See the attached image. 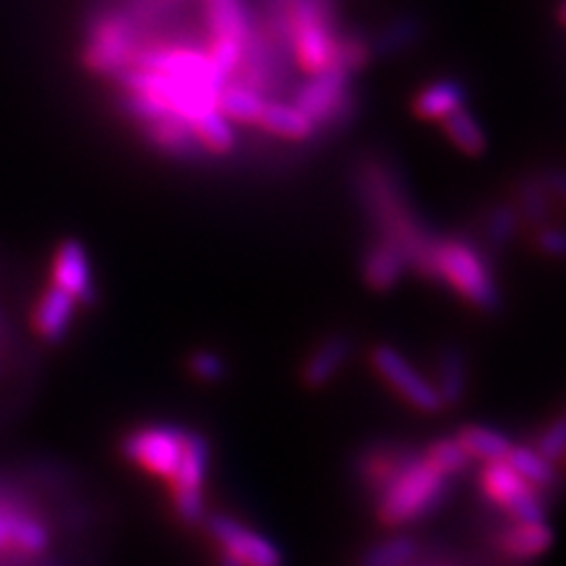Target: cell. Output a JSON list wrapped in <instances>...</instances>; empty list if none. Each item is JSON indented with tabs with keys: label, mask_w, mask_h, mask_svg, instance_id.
Instances as JSON below:
<instances>
[{
	"label": "cell",
	"mask_w": 566,
	"mask_h": 566,
	"mask_svg": "<svg viewBox=\"0 0 566 566\" xmlns=\"http://www.w3.org/2000/svg\"><path fill=\"white\" fill-rule=\"evenodd\" d=\"M449 489V480L434 472L422 455L403 458L401 463L389 468L380 501L378 520L385 526H406L439 505Z\"/></svg>",
	"instance_id": "6da1fadb"
},
{
	"label": "cell",
	"mask_w": 566,
	"mask_h": 566,
	"mask_svg": "<svg viewBox=\"0 0 566 566\" xmlns=\"http://www.w3.org/2000/svg\"><path fill=\"white\" fill-rule=\"evenodd\" d=\"M142 50V33L120 8H106L91 20L83 45V66L97 76H120L135 66Z\"/></svg>",
	"instance_id": "7a4b0ae2"
},
{
	"label": "cell",
	"mask_w": 566,
	"mask_h": 566,
	"mask_svg": "<svg viewBox=\"0 0 566 566\" xmlns=\"http://www.w3.org/2000/svg\"><path fill=\"white\" fill-rule=\"evenodd\" d=\"M432 272L434 279L447 281L465 303H470L476 310L491 312L501 303L499 286H495V279L489 270V264L484 262L482 253L465 241H437L432 255Z\"/></svg>",
	"instance_id": "3957f363"
},
{
	"label": "cell",
	"mask_w": 566,
	"mask_h": 566,
	"mask_svg": "<svg viewBox=\"0 0 566 566\" xmlns=\"http://www.w3.org/2000/svg\"><path fill=\"white\" fill-rule=\"evenodd\" d=\"M206 52L227 78L241 60V48L253 24V10L245 0H201Z\"/></svg>",
	"instance_id": "277c9868"
},
{
	"label": "cell",
	"mask_w": 566,
	"mask_h": 566,
	"mask_svg": "<svg viewBox=\"0 0 566 566\" xmlns=\"http://www.w3.org/2000/svg\"><path fill=\"white\" fill-rule=\"evenodd\" d=\"M293 104L316 128L340 126L354 114L349 74L338 64H331L322 74L307 76V81L295 91Z\"/></svg>",
	"instance_id": "5b68a950"
},
{
	"label": "cell",
	"mask_w": 566,
	"mask_h": 566,
	"mask_svg": "<svg viewBox=\"0 0 566 566\" xmlns=\"http://www.w3.org/2000/svg\"><path fill=\"white\" fill-rule=\"evenodd\" d=\"M135 66L158 71L175 81H182L187 85L208 87V91L220 93L227 85V74L216 66L208 57L203 48L193 45H149L142 48L137 55Z\"/></svg>",
	"instance_id": "8992f818"
},
{
	"label": "cell",
	"mask_w": 566,
	"mask_h": 566,
	"mask_svg": "<svg viewBox=\"0 0 566 566\" xmlns=\"http://www.w3.org/2000/svg\"><path fill=\"white\" fill-rule=\"evenodd\" d=\"M210 468V444L199 432H187L180 468L172 474V507L185 524H203L206 522V499L203 486Z\"/></svg>",
	"instance_id": "52a82bcc"
},
{
	"label": "cell",
	"mask_w": 566,
	"mask_h": 566,
	"mask_svg": "<svg viewBox=\"0 0 566 566\" xmlns=\"http://www.w3.org/2000/svg\"><path fill=\"white\" fill-rule=\"evenodd\" d=\"M185 437L187 432L168 428V424H149V428L135 430L123 439V455L133 465L170 482L180 468Z\"/></svg>",
	"instance_id": "ba28073f"
},
{
	"label": "cell",
	"mask_w": 566,
	"mask_h": 566,
	"mask_svg": "<svg viewBox=\"0 0 566 566\" xmlns=\"http://www.w3.org/2000/svg\"><path fill=\"white\" fill-rule=\"evenodd\" d=\"M370 364H374L376 374L395 389V392L420 413H439L444 409L432 380L424 378L418 368L403 354L389 345H378L370 352Z\"/></svg>",
	"instance_id": "9c48e42d"
},
{
	"label": "cell",
	"mask_w": 566,
	"mask_h": 566,
	"mask_svg": "<svg viewBox=\"0 0 566 566\" xmlns=\"http://www.w3.org/2000/svg\"><path fill=\"white\" fill-rule=\"evenodd\" d=\"M480 484L486 499L493 505L503 507L515 522H545L538 491L531 489L505 460H499V463H484Z\"/></svg>",
	"instance_id": "30bf717a"
},
{
	"label": "cell",
	"mask_w": 566,
	"mask_h": 566,
	"mask_svg": "<svg viewBox=\"0 0 566 566\" xmlns=\"http://www.w3.org/2000/svg\"><path fill=\"white\" fill-rule=\"evenodd\" d=\"M206 528L222 553L234 557L241 566H283V555L270 538L227 515L206 517Z\"/></svg>",
	"instance_id": "8fae6325"
},
{
	"label": "cell",
	"mask_w": 566,
	"mask_h": 566,
	"mask_svg": "<svg viewBox=\"0 0 566 566\" xmlns=\"http://www.w3.org/2000/svg\"><path fill=\"white\" fill-rule=\"evenodd\" d=\"M52 286L69 293L78 305L95 303V281L91 258L76 239H66L60 243L55 260H52Z\"/></svg>",
	"instance_id": "7c38bea8"
},
{
	"label": "cell",
	"mask_w": 566,
	"mask_h": 566,
	"mask_svg": "<svg viewBox=\"0 0 566 566\" xmlns=\"http://www.w3.org/2000/svg\"><path fill=\"white\" fill-rule=\"evenodd\" d=\"M145 137L156 151H164L172 158H182V161H197L206 151L193 137L189 123L180 116H161L151 123L142 126Z\"/></svg>",
	"instance_id": "4fadbf2b"
},
{
	"label": "cell",
	"mask_w": 566,
	"mask_h": 566,
	"mask_svg": "<svg viewBox=\"0 0 566 566\" xmlns=\"http://www.w3.org/2000/svg\"><path fill=\"white\" fill-rule=\"evenodd\" d=\"M78 303L69 293L50 286L35 305L33 328L48 343H60L74 324Z\"/></svg>",
	"instance_id": "5bb4252c"
},
{
	"label": "cell",
	"mask_w": 566,
	"mask_h": 566,
	"mask_svg": "<svg viewBox=\"0 0 566 566\" xmlns=\"http://www.w3.org/2000/svg\"><path fill=\"white\" fill-rule=\"evenodd\" d=\"M468 99L465 85L455 78H441L430 85H424L422 91L413 97L411 109L422 120H444L453 112L463 109Z\"/></svg>",
	"instance_id": "9a60e30c"
},
{
	"label": "cell",
	"mask_w": 566,
	"mask_h": 566,
	"mask_svg": "<svg viewBox=\"0 0 566 566\" xmlns=\"http://www.w3.org/2000/svg\"><path fill=\"white\" fill-rule=\"evenodd\" d=\"M352 343L347 335H331L324 343H318L303 366V382L310 389H322L326 387L338 370L345 366L349 359Z\"/></svg>",
	"instance_id": "2e32d148"
},
{
	"label": "cell",
	"mask_w": 566,
	"mask_h": 566,
	"mask_svg": "<svg viewBox=\"0 0 566 566\" xmlns=\"http://www.w3.org/2000/svg\"><path fill=\"white\" fill-rule=\"evenodd\" d=\"M258 128H262L268 135L289 139V142H307L316 133L314 123L300 112L293 102H281V99L264 102Z\"/></svg>",
	"instance_id": "e0dca14e"
},
{
	"label": "cell",
	"mask_w": 566,
	"mask_h": 566,
	"mask_svg": "<svg viewBox=\"0 0 566 566\" xmlns=\"http://www.w3.org/2000/svg\"><path fill=\"white\" fill-rule=\"evenodd\" d=\"M403 270H406L403 253L387 239L370 248V251L364 255V264H361L364 281L378 293L395 289Z\"/></svg>",
	"instance_id": "ac0fdd59"
},
{
	"label": "cell",
	"mask_w": 566,
	"mask_h": 566,
	"mask_svg": "<svg viewBox=\"0 0 566 566\" xmlns=\"http://www.w3.org/2000/svg\"><path fill=\"white\" fill-rule=\"evenodd\" d=\"M553 545V531L545 522H515L505 534L501 536V547L505 555L520 562L536 559L551 551Z\"/></svg>",
	"instance_id": "d6986e66"
},
{
	"label": "cell",
	"mask_w": 566,
	"mask_h": 566,
	"mask_svg": "<svg viewBox=\"0 0 566 566\" xmlns=\"http://www.w3.org/2000/svg\"><path fill=\"white\" fill-rule=\"evenodd\" d=\"M455 439L465 449L470 460H480V463H499L515 447L507 434L489 428V424H465V428H460Z\"/></svg>",
	"instance_id": "ffe728a7"
},
{
	"label": "cell",
	"mask_w": 566,
	"mask_h": 566,
	"mask_svg": "<svg viewBox=\"0 0 566 566\" xmlns=\"http://www.w3.org/2000/svg\"><path fill=\"white\" fill-rule=\"evenodd\" d=\"M189 128H191L193 137H197V142L206 154L224 156V154L232 151L234 145H237L234 123L227 120L218 112V106H216V109H208V112L199 114L193 120H189Z\"/></svg>",
	"instance_id": "44dd1931"
},
{
	"label": "cell",
	"mask_w": 566,
	"mask_h": 566,
	"mask_svg": "<svg viewBox=\"0 0 566 566\" xmlns=\"http://www.w3.org/2000/svg\"><path fill=\"white\" fill-rule=\"evenodd\" d=\"M264 102H268V97H262L260 93L251 91V87L227 81V85L218 95V112L227 120L241 123V126H258Z\"/></svg>",
	"instance_id": "7402d4cb"
},
{
	"label": "cell",
	"mask_w": 566,
	"mask_h": 566,
	"mask_svg": "<svg viewBox=\"0 0 566 566\" xmlns=\"http://www.w3.org/2000/svg\"><path fill=\"white\" fill-rule=\"evenodd\" d=\"M434 389L441 399V403L447 406H458L463 401L468 392V366L463 354L458 349H444L437 359V378H434Z\"/></svg>",
	"instance_id": "603a6c76"
},
{
	"label": "cell",
	"mask_w": 566,
	"mask_h": 566,
	"mask_svg": "<svg viewBox=\"0 0 566 566\" xmlns=\"http://www.w3.org/2000/svg\"><path fill=\"white\" fill-rule=\"evenodd\" d=\"M441 130H444L451 145L458 151H463L465 156H482L489 147V139H486L482 123L476 120L474 114L468 112L465 106L441 120Z\"/></svg>",
	"instance_id": "cb8c5ba5"
},
{
	"label": "cell",
	"mask_w": 566,
	"mask_h": 566,
	"mask_svg": "<svg viewBox=\"0 0 566 566\" xmlns=\"http://www.w3.org/2000/svg\"><path fill=\"white\" fill-rule=\"evenodd\" d=\"M3 520L8 545H14L17 551L27 555H39L50 545V531L35 517L24 515V512L3 510Z\"/></svg>",
	"instance_id": "d4e9b609"
},
{
	"label": "cell",
	"mask_w": 566,
	"mask_h": 566,
	"mask_svg": "<svg viewBox=\"0 0 566 566\" xmlns=\"http://www.w3.org/2000/svg\"><path fill=\"white\" fill-rule=\"evenodd\" d=\"M505 463L536 491L547 489L555 480V465L547 463L534 447H512Z\"/></svg>",
	"instance_id": "484cf974"
},
{
	"label": "cell",
	"mask_w": 566,
	"mask_h": 566,
	"mask_svg": "<svg viewBox=\"0 0 566 566\" xmlns=\"http://www.w3.org/2000/svg\"><path fill=\"white\" fill-rule=\"evenodd\" d=\"M422 460L434 472H439L441 476H447V480H451V476H455L460 472H465L472 463L470 455L465 453L463 447L458 444L455 437H444V439L432 441V444L424 449Z\"/></svg>",
	"instance_id": "4316f807"
},
{
	"label": "cell",
	"mask_w": 566,
	"mask_h": 566,
	"mask_svg": "<svg viewBox=\"0 0 566 566\" xmlns=\"http://www.w3.org/2000/svg\"><path fill=\"white\" fill-rule=\"evenodd\" d=\"M418 35H420V22L416 17H399V20H395L392 24H387L382 29L378 39L370 43V50L382 57L397 55V52L413 45L418 41Z\"/></svg>",
	"instance_id": "83f0119b"
},
{
	"label": "cell",
	"mask_w": 566,
	"mask_h": 566,
	"mask_svg": "<svg viewBox=\"0 0 566 566\" xmlns=\"http://www.w3.org/2000/svg\"><path fill=\"white\" fill-rule=\"evenodd\" d=\"M418 553V543L411 536H392L370 547L364 566H403Z\"/></svg>",
	"instance_id": "f1b7e54d"
},
{
	"label": "cell",
	"mask_w": 566,
	"mask_h": 566,
	"mask_svg": "<svg viewBox=\"0 0 566 566\" xmlns=\"http://www.w3.org/2000/svg\"><path fill=\"white\" fill-rule=\"evenodd\" d=\"M370 57H374V50H370V43L366 39H361L357 33H349V35L338 33L333 64H338L352 76L354 71L364 69L370 62Z\"/></svg>",
	"instance_id": "f546056e"
},
{
	"label": "cell",
	"mask_w": 566,
	"mask_h": 566,
	"mask_svg": "<svg viewBox=\"0 0 566 566\" xmlns=\"http://www.w3.org/2000/svg\"><path fill=\"white\" fill-rule=\"evenodd\" d=\"M517 222H520V216H517L515 206L501 203L491 210L486 234H489V241L493 243V248H505L510 243V239L517 232Z\"/></svg>",
	"instance_id": "4dcf8cb0"
},
{
	"label": "cell",
	"mask_w": 566,
	"mask_h": 566,
	"mask_svg": "<svg viewBox=\"0 0 566 566\" xmlns=\"http://www.w3.org/2000/svg\"><path fill=\"white\" fill-rule=\"evenodd\" d=\"M189 370L201 382H220L227 376V364L218 352L197 349L189 357Z\"/></svg>",
	"instance_id": "1f68e13d"
},
{
	"label": "cell",
	"mask_w": 566,
	"mask_h": 566,
	"mask_svg": "<svg viewBox=\"0 0 566 566\" xmlns=\"http://www.w3.org/2000/svg\"><path fill=\"white\" fill-rule=\"evenodd\" d=\"M564 444H566V424L564 418H557L555 422H551L545 428V432L541 434L536 451L547 460V463H562L564 458Z\"/></svg>",
	"instance_id": "d6a6232c"
},
{
	"label": "cell",
	"mask_w": 566,
	"mask_h": 566,
	"mask_svg": "<svg viewBox=\"0 0 566 566\" xmlns=\"http://www.w3.org/2000/svg\"><path fill=\"white\" fill-rule=\"evenodd\" d=\"M547 189L538 180H528L522 187V210L531 222H543L545 212H547Z\"/></svg>",
	"instance_id": "836d02e7"
},
{
	"label": "cell",
	"mask_w": 566,
	"mask_h": 566,
	"mask_svg": "<svg viewBox=\"0 0 566 566\" xmlns=\"http://www.w3.org/2000/svg\"><path fill=\"white\" fill-rule=\"evenodd\" d=\"M536 243H538V251L547 258H562L564 251H566L564 234H562V229H557V227L543 224L538 237H536Z\"/></svg>",
	"instance_id": "e575fe53"
},
{
	"label": "cell",
	"mask_w": 566,
	"mask_h": 566,
	"mask_svg": "<svg viewBox=\"0 0 566 566\" xmlns=\"http://www.w3.org/2000/svg\"><path fill=\"white\" fill-rule=\"evenodd\" d=\"M0 547H8V538H6V520H3V507H0Z\"/></svg>",
	"instance_id": "d590c367"
},
{
	"label": "cell",
	"mask_w": 566,
	"mask_h": 566,
	"mask_svg": "<svg viewBox=\"0 0 566 566\" xmlns=\"http://www.w3.org/2000/svg\"><path fill=\"white\" fill-rule=\"evenodd\" d=\"M218 566H241V564H239L234 557H229L227 553H222V555H220V562H218Z\"/></svg>",
	"instance_id": "8d00e7d4"
},
{
	"label": "cell",
	"mask_w": 566,
	"mask_h": 566,
	"mask_svg": "<svg viewBox=\"0 0 566 566\" xmlns=\"http://www.w3.org/2000/svg\"><path fill=\"white\" fill-rule=\"evenodd\" d=\"M175 3H182V0H175Z\"/></svg>",
	"instance_id": "74e56055"
}]
</instances>
